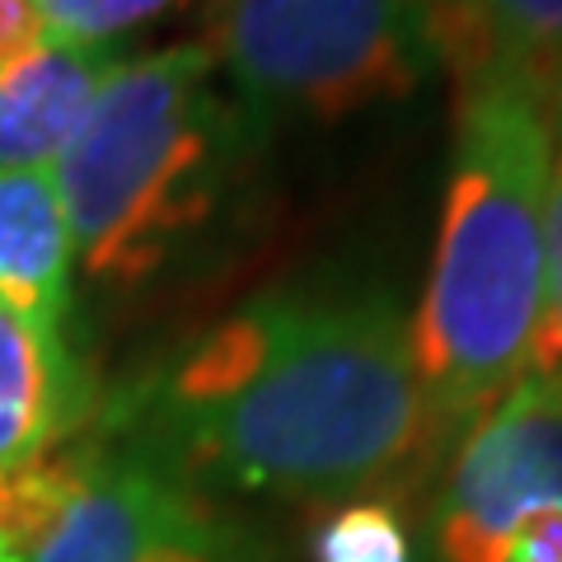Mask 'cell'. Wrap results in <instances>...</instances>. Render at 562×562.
Returning <instances> with one entry per match:
<instances>
[{"label": "cell", "mask_w": 562, "mask_h": 562, "mask_svg": "<svg viewBox=\"0 0 562 562\" xmlns=\"http://www.w3.org/2000/svg\"><path fill=\"white\" fill-rule=\"evenodd\" d=\"M506 562H562V512H539L520 520Z\"/></svg>", "instance_id": "obj_16"}, {"label": "cell", "mask_w": 562, "mask_h": 562, "mask_svg": "<svg viewBox=\"0 0 562 562\" xmlns=\"http://www.w3.org/2000/svg\"><path fill=\"white\" fill-rule=\"evenodd\" d=\"M553 136H562V109H558V122H553Z\"/></svg>", "instance_id": "obj_18"}, {"label": "cell", "mask_w": 562, "mask_h": 562, "mask_svg": "<svg viewBox=\"0 0 562 562\" xmlns=\"http://www.w3.org/2000/svg\"><path fill=\"white\" fill-rule=\"evenodd\" d=\"M179 487L136 450L99 441L76 497L24 562H136Z\"/></svg>", "instance_id": "obj_9"}, {"label": "cell", "mask_w": 562, "mask_h": 562, "mask_svg": "<svg viewBox=\"0 0 562 562\" xmlns=\"http://www.w3.org/2000/svg\"><path fill=\"white\" fill-rule=\"evenodd\" d=\"M206 52L262 127L408 99L436 70L422 0H206Z\"/></svg>", "instance_id": "obj_4"}, {"label": "cell", "mask_w": 562, "mask_h": 562, "mask_svg": "<svg viewBox=\"0 0 562 562\" xmlns=\"http://www.w3.org/2000/svg\"><path fill=\"white\" fill-rule=\"evenodd\" d=\"M113 431L183 487L347 497L450 441L417 380L408 324L375 291H262L206 328Z\"/></svg>", "instance_id": "obj_1"}, {"label": "cell", "mask_w": 562, "mask_h": 562, "mask_svg": "<svg viewBox=\"0 0 562 562\" xmlns=\"http://www.w3.org/2000/svg\"><path fill=\"white\" fill-rule=\"evenodd\" d=\"M113 66V47H76L57 38H43L0 66V173L57 165Z\"/></svg>", "instance_id": "obj_7"}, {"label": "cell", "mask_w": 562, "mask_h": 562, "mask_svg": "<svg viewBox=\"0 0 562 562\" xmlns=\"http://www.w3.org/2000/svg\"><path fill=\"white\" fill-rule=\"evenodd\" d=\"M43 14L47 38L76 47H109L113 33L136 29L183 0H33Z\"/></svg>", "instance_id": "obj_15"}, {"label": "cell", "mask_w": 562, "mask_h": 562, "mask_svg": "<svg viewBox=\"0 0 562 562\" xmlns=\"http://www.w3.org/2000/svg\"><path fill=\"white\" fill-rule=\"evenodd\" d=\"M90 436H70V441L52 446L43 454H33L24 464L0 469V549L10 558H29L43 543V535L57 525L66 512V502L76 497V487L85 483L94 460Z\"/></svg>", "instance_id": "obj_11"}, {"label": "cell", "mask_w": 562, "mask_h": 562, "mask_svg": "<svg viewBox=\"0 0 562 562\" xmlns=\"http://www.w3.org/2000/svg\"><path fill=\"white\" fill-rule=\"evenodd\" d=\"M90 403L66 328H43L0 305V469L80 436Z\"/></svg>", "instance_id": "obj_8"}, {"label": "cell", "mask_w": 562, "mask_h": 562, "mask_svg": "<svg viewBox=\"0 0 562 562\" xmlns=\"http://www.w3.org/2000/svg\"><path fill=\"white\" fill-rule=\"evenodd\" d=\"M314 562H413L408 525L390 502H342L314 520Z\"/></svg>", "instance_id": "obj_13"}, {"label": "cell", "mask_w": 562, "mask_h": 562, "mask_svg": "<svg viewBox=\"0 0 562 562\" xmlns=\"http://www.w3.org/2000/svg\"><path fill=\"white\" fill-rule=\"evenodd\" d=\"M43 38H47V29L33 0H0V66L33 52Z\"/></svg>", "instance_id": "obj_17"}, {"label": "cell", "mask_w": 562, "mask_h": 562, "mask_svg": "<svg viewBox=\"0 0 562 562\" xmlns=\"http://www.w3.org/2000/svg\"><path fill=\"white\" fill-rule=\"evenodd\" d=\"M70 268H76V244H70L52 169H5L0 173V305L43 328H66Z\"/></svg>", "instance_id": "obj_10"}, {"label": "cell", "mask_w": 562, "mask_h": 562, "mask_svg": "<svg viewBox=\"0 0 562 562\" xmlns=\"http://www.w3.org/2000/svg\"><path fill=\"white\" fill-rule=\"evenodd\" d=\"M422 20L454 94L516 90L558 122L562 0H422Z\"/></svg>", "instance_id": "obj_6"}, {"label": "cell", "mask_w": 562, "mask_h": 562, "mask_svg": "<svg viewBox=\"0 0 562 562\" xmlns=\"http://www.w3.org/2000/svg\"><path fill=\"white\" fill-rule=\"evenodd\" d=\"M136 562H268V553L244 525L202 506L192 487H179Z\"/></svg>", "instance_id": "obj_12"}, {"label": "cell", "mask_w": 562, "mask_h": 562, "mask_svg": "<svg viewBox=\"0 0 562 562\" xmlns=\"http://www.w3.org/2000/svg\"><path fill=\"white\" fill-rule=\"evenodd\" d=\"M553 117L516 90H469L436 249L408 347L436 417L454 436L530 371L543 314V198Z\"/></svg>", "instance_id": "obj_2"}, {"label": "cell", "mask_w": 562, "mask_h": 562, "mask_svg": "<svg viewBox=\"0 0 562 562\" xmlns=\"http://www.w3.org/2000/svg\"><path fill=\"white\" fill-rule=\"evenodd\" d=\"M562 512V380L520 375L469 422L436 506L441 562H506L520 520Z\"/></svg>", "instance_id": "obj_5"}, {"label": "cell", "mask_w": 562, "mask_h": 562, "mask_svg": "<svg viewBox=\"0 0 562 562\" xmlns=\"http://www.w3.org/2000/svg\"><path fill=\"white\" fill-rule=\"evenodd\" d=\"M525 375L562 380V136H553L549 198H543V314Z\"/></svg>", "instance_id": "obj_14"}, {"label": "cell", "mask_w": 562, "mask_h": 562, "mask_svg": "<svg viewBox=\"0 0 562 562\" xmlns=\"http://www.w3.org/2000/svg\"><path fill=\"white\" fill-rule=\"evenodd\" d=\"M262 122L216 90L202 43L117 61L52 165L70 244L99 286H140L216 216Z\"/></svg>", "instance_id": "obj_3"}]
</instances>
